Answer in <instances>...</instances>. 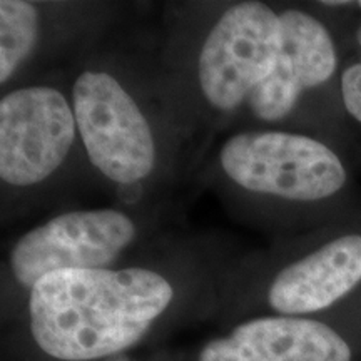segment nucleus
Instances as JSON below:
<instances>
[{
    "label": "nucleus",
    "instance_id": "1a4fd4ad",
    "mask_svg": "<svg viewBox=\"0 0 361 361\" xmlns=\"http://www.w3.org/2000/svg\"><path fill=\"white\" fill-rule=\"evenodd\" d=\"M360 283L361 233H346L279 271L268 300L281 314H310L333 306Z\"/></svg>",
    "mask_w": 361,
    "mask_h": 361
},
{
    "label": "nucleus",
    "instance_id": "20e7f679",
    "mask_svg": "<svg viewBox=\"0 0 361 361\" xmlns=\"http://www.w3.org/2000/svg\"><path fill=\"white\" fill-rule=\"evenodd\" d=\"M281 45L279 13L263 2L229 7L202 44L197 78L206 101L231 111L269 75Z\"/></svg>",
    "mask_w": 361,
    "mask_h": 361
},
{
    "label": "nucleus",
    "instance_id": "ddd939ff",
    "mask_svg": "<svg viewBox=\"0 0 361 361\" xmlns=\"http://www.w3.org/2000/svg\"><path fill=\"white\" fill-rule=\"evenodd\" d=\"M355 6H356V7H360V8H361V2H356V4H355Z\"/></svg>",
    "mask_w": 361,
    "mask_h": 361
},
{
    "label": "nucleus",
    "instance_id": "f8f14e48",
    "mask_svg": "<svg viewBox=\"0 0 361 361\" xmlns=\"http://www.w3.org/2000/svg\"><path fill=\"white\" fill-rule=\"evenodd\" d=\"M355 37H356V44H358V47L361 49V24L358 25V29H356Z\"/></svg>",
    "mask_w": 361,
    "mask_h": 361
},
{
    "label": "nucleus",
    "instance_id": "f03ea898",
    "mask_svg": "<svg viewBox=\"0 0 361 361\" xmlns=\"http://www.w3.org/2000/svg\"><path fill=\"white\" fill-rule=\"evenodd\" d=\"M219 162L246 191L296 202L329 200L348 180L341 157L328 144L283 130L233 135L221 147Z\"/></svg>",
    "mask_w": 361,
    "mask_h": 361
},
{
    "label": "nucleus",
    "instance_id": "9b49d317",
    "mask_svg": "<svg viewBox=\"0 0 361 361\" xmlns=\"http://www.w3.org/2000/svg\"><path fill=\"white\" fill-rule=\"evenodd\" d=\"M340 90L346 112L361 124V61L351 62L343 69Z\"/></svg>",
    "mask_w": 361,
    "mask_h": 361
},
{
    "label": "nucleus",
    "instance_id": "39448f33",
    "mask_svg": "<svg viewBox=\"0 0 361 361\" xmlns=\"http://www.w3.org/2000/svg\"><path fill=\"white\" fill-rule=\"evenodd\" d=\"M78 123L61 90L17 89L0 101V178L34 186L56 173L74 146Z\"/></svg>",
    "mask_w": 361,
    "mask_h": 361
},
{
    "label": "nucleus",
    "instance_id": "9d476101",
    "mask_svg": "<svg viewBox=\"0 0 361 361\" xmlns=\"http://www.w3.org/2000/svg\"><path fill=\"white\" fill-rule=\"evenodd\" d=\"M39 34V13L25 0L0 2V82L6 84L30 56Z\"/></svg>",
    "mask_w": 361,
    "mask_h": 361
},
{
    "label": "nucleus",
    "instance_id": "423d86ee",
    "mask_svg": "<svg viewBox=\"0 0 361 361\" xmlns=\"http://www.w3.org/2000/svg\"><path fill=\"white\" fill-rule=\"evenodd\" d=\"M134 238L133 219L121 211H71L25 233L11 252V268L32 288L57 271L106 269Z\"/></svg>",
    "mask_w": 361,
    "mask_h": 361
},
{
    "label": "nucleus",
    "instance_id": "0eeeda50",
    "mask_svg": "<svg viewBox=\"0 0 361 361\" xmlns=\"http://www.w3.org/2000/svg\"><path fill=\"white\" fill-rule=\"evenodd\" d=\"M281 45L273 71L247 97L258 119L281 121L306 90L326 84L338 67L336 45L322 20L300 8L279 12Z\"/></svg>",
    "mask_w": 361,
    "mask_h": 361
},
{
    "label": "nucleus",
    "instance_id": "6e6552de",
    "mask_svg": "<svg viewBox=\"0 0 361 361\" xmlns=\"http://www.w3.org/2000/svg\"><path fill=\"white\" fill-rule=\"evenodd\" d=\"M200 361H351V348L316 319L271 316L239 324L229 336L207 343Z\"/></svg>",
    "mask_w": 361,
    "mask_h": 361
},
{
    "label": "nucleus",
    "instance_id": "f257e3e1",
    "mask_svg": "<svg viewBox=\"0 0 361 361\" xmlns=\"http://www.w3.org/2000/svg\"><path fill=\"white\" fill-rule=\"evenodd\" d=\"M173 296L151 269L57 271L30 288V331L52 358L99 360L135 345Z\"/></svg>",
    "mask_w": 361,
    "mask_h": 361
},
{
    "label": "nucleus",
    "instance_id": "7ed1b4c3",
    "mask_svg": "<svg viewBox=\"0 0 361 361\" xmlns=\"http://www.w3.org/2000/svg\"><path fill=\"white\" fill-rule=\"evenodd\" d=\"M78 133L89 161L121 186L137 184L156 166V142L146 116L114 75L85 71L72 89Z\"/></svg>",
    "mask_w": 361,
    "mask_h": 361
}]
</instances>
